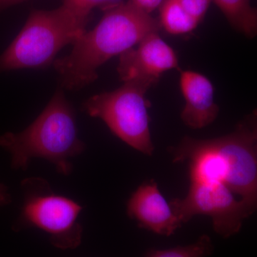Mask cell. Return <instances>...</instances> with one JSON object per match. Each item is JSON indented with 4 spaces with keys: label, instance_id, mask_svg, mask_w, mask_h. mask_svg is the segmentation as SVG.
Instances as JSON below:
<instances>
[{
    "label": "cell",
    "instance_id": "3",
    "mask_svg": "<svg viewBox=\"0 0 257 257\" xmlns=\"http://www.w3.org/2000/svg\"><path fill=\"white\" fill-rule=\"evenodd\" d=\"M0 147L11 155V166L15 170L25 171L33 159L42 158L65 176L73 170L71 160L86 148L79 137L75 111L62 89L55 93L28 127L0 136Z\"/></svg>",
    "mask_w": 257,
    "mask_h": 257
},
{
    "label": "cell",
    "instance_id": "8",
    "mask_svg": "<svg viewBox=\"0 0 257 257\" xmlns=\"http://www.w3.org/2000/svg\"><path fill=\"white\" fill-rule=\"evenodd\" d=\"M175 69H179L177 53L157 32L119 55L117 72L123 82L138 84L149 90L162 74Z\"/></svg>",
    "mask_w": 257,
    "mask_h": 257
},
{
    "label": "cell",
    "instance_id": "11",
    "mask_svg": "<svg viewBox=\"0 0 257 257\" xmlns=\"http://www.w3.org/2000/svg\"><path fill=\"white\" fill-rule=\"evenodd\" d=\"M231 28L248 38L257 34V10L250 0H213Z\"/></svg>",
    "mask_w": 257,
    "mask_h": 257
},
{
    "label": "cell",
    "instance_id": "6",
    "mask_svg": "<svg viewBox=\"0 0 257 257\" xmlns=\"http://www.w3.org/2000/svg\"><path fill=\"white\" fill-rule=\"evenodd\" d=\"M148 89L133 83L96 94L84 101L83 109L92 117L102 120L115 136L128 146L152 156L155 151L150 133L147 99Z\"/></svg>",
    "mask_w": 257,
    "mask_h": 257
},
{
    "label": "cell",
    "instance_id": "9",
    "mask_svg": "<svg viewBox=\"0 0 257 257\" xmlns=\"http://www.w3.org/2000/svg\"><path fill=\"white\" fill-rule=\"evenodd\" d=\"M126 213L139 227L162 236H171L182 224L153 179L144 182L132 194Z\"/></svg>",
    "mask_w": 257,
    "mask_h": 257
},
{
    "label": "cell",
    "instance_id": "13",
    "mask_svg": "<svg viewBox=\"0 0 257 257\" xmlns=\"http://www.w3.org/2000/svg\"><path fill=\"white\" fill-rule=\"evenodd\" d=\"M214 245L210 236L203 234L195 242L167 249H152L147 253L146 257H207L211 254Z\"/></svg>",
    "mask_w": 257,
    "mask_h": 257
},
{
    "label": "cell",
    "instance_id": "17",
    "mask_svg": "<svg viewBox=\"0 0 257 257\" xmlns=\"http://www.w3.org/2000/svg\"><path fill=\"white\" fill-rule=\"evenodd\" d=\"M11 202L12 197L8 187L5 184H0V207L8 205Z\"/></svg>",
    "mask_w": 257,
    "mask_h": 257
},
{
    "label": "cell",
    "instance_id": "2",
    "mask_svg": "<svg viewBox=\"0 0 257 257\" xmlns=\"http://www.w3.org/2000/svg\"><path fill=\"white\" fill-rule=\"evenodd\" d=\"M160 28L159 22L130 1L104 10L94 28L83 32L74 42L72 52L54 62L61 86L78 90L92 84L97 79L101 65Z\"/></svg>",
    "mask_w": 257,
    "mask_h": 257
},
{
    "label": "cell",
    "instance_id": "16",
    "mask_svg": "<svg viewBox=\"0 0 257 257\" xmlns=\"http://www.w3.org/2000/svg\"><path fill=\"white\" fill-rule=\"evenodd\" d=\"M138 9L147 14H151L154 10L160 8L164 0H130Z\"/></svg>",
    "mask_w": 257,
    "mask_h": 257
},
{
    "label": "cell",
    "instance_id": "7",
    "mask_svg": "<svg viewBox=\"0 0 257 257\" xmlns=\"http://www.w3.org/2000/svg\"><path fill=\"white\" fill-rule=\"evenodd\" d=\"M170 204L182 224L196 215L209 216L214 231L223 238L237 234L243 220L249 217L256 208L241 199L237 200L224 184L196 181L190 182L185 197L172 199Z\"/></svg>",
    "mask_w": 257,
    "mask_h": 257
},
{
    "label": "cell",
    "instance_id": "15",
    "mask_svg": "<svg viewBox=\"0 0 257 257\" xmlns=\"http://www.w3.org/2000/svg\"><path fill=\"white\" fill-rule=\"evenodd\" d=\"M184 9L199 23L207 14L211 0H177Z\"/></svg>",
    "mask_w": 257,
    "mask_h": 257
},
{
    "label": "cell",
    "instance_id": "1",
    "mask_svg": "<svg viewBox=\"0 0 257 257\" xmlns=\"http://www.w3.org/2000/svg\"><path fill=\"white\" fill-rule=\"evenodd\" d=\"M174 162H187L190 182H218L256 207V114L248 116L233 133L199 140L186 136L171 149Z\"/></svg>",
    "mask_w": 257,
    "mask_h": 257
},
{
    "label": "cell",
    "instance_id": "14",
    "mask_svg": "<svg viewBox=\"0 0 257 257\" xmlns=\"http://www.w3.org/2000/svg\"><path fill=\"white\" fill-rule=\"evenodd\" d=\"M122 3V0H63L62 5L86 17L90 15L94 8L106 10Z\"/></svg>",
    "mask_w": 257,
    "mask_h": 257
},
{
    "label": "cell",
    "instance_id": "10",
    "mask_svg": "<svg viewBox=\"0 0 257 257\" xmlns=\"http://www.w3.org/2000/svg\"><path fill=\"white\" fill-rule=\"evenodd\" d=\"M179 87L184 99L181 119L186 126L199 130L212 124L219 113L210 79L193 70H180Z\"/></svg>",
    "mask_w": 257,
    "mask_h": 257
},
{
    "label": "cell",
    "instance_id": "12",
    "mask_svg": "<svg viewBox=\"0 0 257 257\" xmlns=\"http://www.w3.org/2000/svg\"><path fill=\"white\" fill-rule=\"evenodd\" d=\"M160 23L167 33L182 35L190 33L199 23L189 14L177 0H164L160 6Z\"/></svg>",
    "mask_w": 257,
    "mask_h": 257
},
{
    "label": "cell",
    "instance_id": "18",
    "mask_svg": "<svg viewBox=\"0 0 257 257\" xmlns=\"http://www.w3.org/2000/svg\"><path fill=\"white\" fill-rule=\"evenodd\" d=\"M26 0H0V11Z\"/></svg>",
    "mask_w": 257,
    "mask_h": 257
},
{
    "label": "cell",
    "instance_id": "4",
    "mask_svg": "<svg viewBox=\"0 0 257 257\" xmlns=\"http://www.w3.org/2000/svg\"><path fill=\"white\" fill-rule=\"evenodd\" d=\"M89 17L62 5L52 10H35L10 46L0 56V72L43 68L55 62L64 47L85 32Z\"/></svg>",
    "mask_w": 257,
    "mask_h": 257
},
{
    "label": "cell",
    "instance_id": "5",
    "mask_svg": "<svg viewBox=\"0 0 257 257\" xmlns=\"http://www.w3.org/2000/svg\"><path fill=\"white\" fill-rule=\"evenodd\" d=\"M23 202L13 229L36 228L48 234L50 242L61 249L75 248L82 242L83 228L79 203L56 194L45 179L30 177L21 183Z\"/></svg>",
    "mask_w": 257,
    "mask_h": 257
}]
</instances>
